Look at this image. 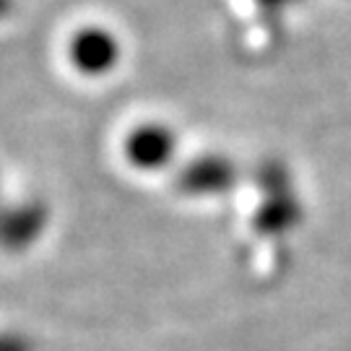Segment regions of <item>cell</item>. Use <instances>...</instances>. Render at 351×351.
I'll list each match as a JSON object with an SVG mask.
<instances>
[{"mask_svg": "<svg viewBox=\"0 0 351 351\" xmlns=\"http://www.w3.org/2000/svg\"><path fill=\"white\" fill-rule=\"evenodd\" d=\"M261 5L265 8H271V11H281V8H287L289 3H294V0H258Z\"/></svg>", "mask_w": 351, "mask_h": 351, "instance_id": "cell-6", "label": "cell"}, {"mask_svg": "<svg viewBox=\"0 0 351 351\" xmlns=\"http://www.w3.org/2000/svg\"><path fill=\"white\" fill-rule=\"evenodd\" d=\"M177 149L175 133L162 123H143L128 133L123 154L130 167L141 172H156L172 162Z\"/></svg>", "mask_w": 351, "mask_h": 351, "instance_id": "cell-3", "label": "cell"}, {"mask_svg": "<svg viewBox=\"0 0 351 351\" xmlns=\"http://www.w3.org/2000/svg\"><path fill=\"white\" fill-rule=\"evenodd\" d=\"M0 351H34V343L24 333L16 330H0Z\"/></svg>", "mask_w": 351, "mask_h": 351, "instance_id": "cell-5", "label": "cell"}, {"mask_svg": "<svg viewBox=\"0 0 351 351\" xmlns=\"http://www.w3.org/2000/svg\"><path fill=\"white\" fill-rule=\"evenodd\" d=\"M232 164L226 159L206 156L190 162L180 175H177V190L185 195H208V193H221L232 182Z\"/></svg>", "mask_w": 351, "mask_h": 351, "instance_id": "cell-4", "label": "cell"}, {"mask_svg": "<svg viewBox=\"0 0 351 351\" xmlns=\"http://www.w3.org/2000/svg\"><path fill=\"white\" fill-rule=\"evenodd\" d=\"M5 208V203H3V188H0V211Z\"/></svg>", "mask_w": 351, "mask_h": 351, "instance_id": "cell-8", "label": "cell"}, {"mask_svg": "<svg viewBox=\"0 0 351 351\" xmlns=\"http://www.w3.org/2000/svg\"><path fill=\"white\" fill-rule=\"evenodd\" d=\"M50 226V208L42 198L5 203L0 211V250L21 255L37 245Z\"/></svg>", "mask_w": 351, "mask_h": 351, "instance_id": "cell-1", "label": "cell"}, {"mask_svg": "<svg viewBox=\"0 0 351 351\" xmlns=\"http://www.w3.org/2000/svg\"><path fill=\"white\" fill-rule=\"evenodd\" d=\"M11 11H13V0H0V21L8 19Z\"/></svg>", "mask_w": 351, "mask_h": 351, "instance_id": "cell-7", "label": "cell"}, {"mask_svg": "<svg viewBox=\"0 0 351 351\" xmlns=\"http://www.w3.org/2000/svg\"><path fill=\"white\" fill-rule=\"evenodd\" d=\"M120 39L104 26H81L68 39V60L86 78H101L112 73L120 63Z\"/></svg>", "mask_w": 351, "mask_h": 351, "instance_id": "cell-2", "label": "cell"}]
</instances>
